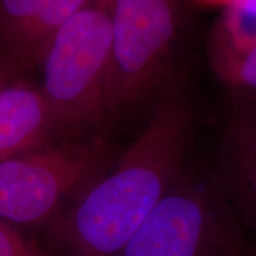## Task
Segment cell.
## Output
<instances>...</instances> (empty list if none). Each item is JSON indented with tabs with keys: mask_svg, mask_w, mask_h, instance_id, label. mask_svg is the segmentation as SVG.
Here are the masks:
<instances>
[{
	"mask_svg": "<svg viewBox=\"0 0 256 256\" xmlns=\"http://www.w3.org/2000/svg\"><path fill=\"white\" fill-rule=\"evenodd\" d=\"M190 112L170 90L153 104L136 140L72 202L58 223L75 256H119L184 174Z\"/></svg>",
	"mask_w": 256,
	"mask_h": 256,
	"instance_id": "obj_1",
	"label": "cell"
},
{
	"mask_svg": "<svg viewBox=\"0 0 256 256\" xmlns=\"http://www.w3.org/2000/svg\"><path fill=\"white\" fill-rule=\"evenodd\" d=\"M114 0H88L60 28L44 52L40 94L54 136L81 140L101 134L107 102Z\"/></svg>",
	"mask_w": 256,
	"mask_h": 256,
	"instance_id": "obj_2",
	"label": "cell"
},
{
	"mask_svg": "<svg viewBox=\"0 0 256 256\" xmlns=\"http://www.w3.org/2000/svg\"><path fill=\"white\" fill-rule=\"evenodd\" d=\"M104 133L60 140L0 160V218L38 226L56 217L112 162Z\"/></svg>",
	"mask_w": 256,
	"mask_h": 256,
	"instance_id": "obj_3",
	"label": "cell"
},
{
	"mask_svg": "<svg viewBox=\"0 0 256 256\" xmlns=\"http://www.w3.org/2000/svg\"><path fill=\"white\" fill-rule=\"evenodd\" d=\"M247 249L226 198L183 174L119 256H244Z\"/></svg>",
	"mask_w": 256,
	"mask_h": 256,
	"instance_id": "obj_4",
	"label": "cell"
},
{
	"mask_svg": "<svg viewBox=\"0 0 256 256\" xmlns=\"http://www.w3.org/2000/svg\"><path fill=\"white\" fill-rule=\"evenodd\" d=\"M107 102L110 118L145 101L171 68L180 30L179 0H114Z\"/></svg>",
	"mask_w": 256,
	"mask_h": 256,
	"instance_id": "obj_5",
	"label": "cell"
},
{
	"mask_svg": "<svg viewBox=\"0 0 256 256\" xmlns=\"http://www.w3.org/2000/svg\"><path fill=\"white\" fill-rule=\"evenodd\" d=\"M88 0H0V52L17 69L40 66L63 24Z\"/></svg>",
	"mask_w": 256,
	"mask_h": 256,
	"instance_id": "obj_6",
	"label": "cell"
},
{
	"mask_svg": "<svg viewBox=\"0 0 256 256\" xmlns=\"http://www.w3.org/2000/svg\"><path fill=\"white\" fill-rule=\"evenodd\" d=\"M52 136L40 89L16 80L0 92V160L48 145Z\"/></svg>",
	"mask_w": 256,
	"mask_h": 256,
	"instance_id": "obj_7",
	"label": "cell"
},
{
	"mask_svg": "<svg viewBox=\"0 0 256 256\" xmlns=\"http://www.w3.org/2000/svg\"><path fill=\"white\" fill-rule=\"evenodd\" d=\"M234 121L223 158L226 192L256 229V108Z\"/></svg>",
	"mask_w": 256,
	"mask_h": 256,
	"instance_id": "obj_8",
	"label": "cell"
},
{
	"mask_svg": "<svg viewBox=\"0 0 256 256\" xmlns=\"http://www.w3.org/2000/svg\"><path fill=\"white\" fill-rule=\"evenodd\" d=\"M256 44V0H236L226 5L209 40L211 64L232 58Z\"/></svg>",
	"mask_w": 256,
	"mask_h": 256,
	"instance_id": "obj_9",
	"label": "cell"
},
{
	"mask_svg": "<svg viewBox=\"0 0 256 256\" xmlns=\"http://www.w3.org/2000/svg\"><path fill=\"white\" fill-rule=\"evenodd\" d=\"M212 66L230 92L246 106L256 108V44L241 55Z\"/></svg>",
	"mask_w": 256,
	"mask_h": 256,
	"instance_id": "obj_10",
	"label": "cell"
},
{
	"mask_svg": "<svg viewBox=\"0 0 256 256\" xmlns=\"http://www.w3.org/2000/svg\"><path fill=\"white\" fill-rule=\"evenodd\" d=\"M0 256H52L28 240L18 226L0 218Z\"/></svg>",
	"mask_w": 256,
	"mask_h": 256,
	"instance_id": "obj_11",
	"label": "cell"
},
{
	"mask_svg": "<svg viewBox=\"0 0 256 256\" xmlns=\"http://www.w3.org/2000/svg\"><path fill=\"white\" fill-rule=\"evenodd\" d=\"M17 68L0 52V92L16 81L14 74Z\"/></svg>",
	"mask_w": 256,
	"mask_h": 256,
	"instance_id": "obj_12",
	"label": "cell"
},
{
	"mask_svg": "<svg viewBox=\"0 0 256 256\" xmlns=\"http://www.w3.org/2000/svg\"><path fill=\"white\" fill-rule=\"evenodd\" d=\"M206 2H211V4H224V5H228L232 4V2H236V0H204Z\"/></svg>",
	"mask_w": 256,
	"mask_h": 256,
	"instance_id": "obj_13",
	"label": "cell"
},
{
	"mask_svg": "<svg viewBox=\"0 0 256 256\" xmlns=\"http://www.w3.org/2000/svg\"><path fill=\"white\" fill-rule=\"evenodd\" d=\"M246 256H256V249H252V250H248V249H247Z\"/></svg>",
	"mask_w": 256,
	"mask_h": 256,
	"instance_id": "obj_14",
	"label": "cell"
},
{
	"mask_svg": "<svg viewBox=\"0 0 256 256\" xmlns=\"http://www.w3.org/2000/svg\"><path fill=\"white\" fill-rule=\"evenodd\" d=\"M244 256H246V255H244Z\"/></svg>",
	"mask_w": 256,
	"mask_h": 256,
	"instance_id": "obj_15",
	"label": "cell"
}]
</instances>
